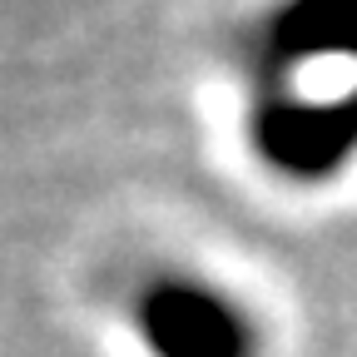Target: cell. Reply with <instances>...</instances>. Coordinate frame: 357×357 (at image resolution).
Returning <instances> with one entry per match:
<instances>
[{
  "instance_id": "cell-1",
  "label": "cell",
  "mask_w": 357,
  "mask_h": 357,
  "mask_svg": "<svg viewBox=\"0 0 357 357\" xmlns=\"http://www.w3.org/2000/svg\"><path fill=\"white\" fill-rule=\"evenodd\" d=\"M139 328L159 357H248L243 318L208 288L164 283L144 298Z\"/></svg>"
}]
</instances>
